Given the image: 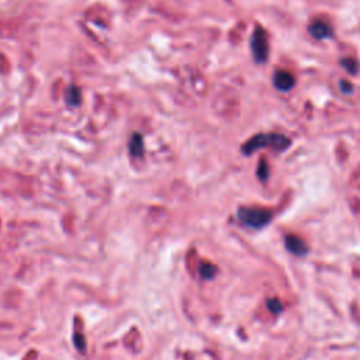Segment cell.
I'll return each mask as SVG.
<instances>
[{
    "label": "cell",
    "instance_id": "6da1fadb",
    "mask_svg": "<svg viewBox=\"0 0 360 360\" xmlns=\"http://www.w3.org/2000/svg\"><path fill=\"white\" fill-rule=\"evenodd\" d=\"M290 145H291V141L283 134H276V132L256 134L255 137H252L249 141H246L242 145V152L245 155H252L253 152H256L258 149L267 148V146H270L274 151L283 152Z\"/></svg>",
    "mask_w": 360,
    "mask_h": 360
},
{
    "label": "cell",
    "instance_id": "7a4b0ae2",
    "mask_svg": "<svg viewBox=\"0 0 360 360\" xmlns=\"http://www.w3.org/2000/svg\"><path fill=\"white\" fill-rule=\"evenodd\" d=\"M273 218L270 210L258 207H242L238 210V219L242 225L252 229H261L266 227Z\"/></svg>",
    "mask_w": 360,
    "mask_h": 360
},
{
    "label": "cell",
    "instance_id": "3957f363",
    "mask_svg": "<svg viewBox=\"0 0 360 360\" xmlns=\"http://www.w3.org/2000/svg\"><path fill=\"white\" fill-rule=\"evenodd\" d=\"M251 49L258 64H264L269 58V40L262 25H256L251 37Z\"/></svg>",
    "mask_w": 360,
    "mask_h": 360
},
{
    "label": "cell",
    "instance_id": "277c9868",
    "mask_svg": "<svg viewBox=\"0 0 360 360\" xmlns=\"http://www.w3.org/2000/svg\"><path fill=\"white\" fill-rule=\"evenodd\" d=\"M273 82H274V86H276L277 90H280V92H288V90H291V89L294 88L295 77L290 72H287V71H277L274 73Z\"/></svg>",
    "mask_w": 360,
    "mask_h": 360
},
{
    "label": "cell",
    "instance_id": "5b68a950",
    "mask_svg": "<svg viewBox=\"0 0 360 360\" xmlns=\"http://www.w3.org/2000/svg\"><path fill=\"white\" fill-rule=\"evenodd\" d=\"M310 34L316 38V40H325V38H331L332 34H334V30L332 27L325 22H314L311 25H310Z\"/></svg>",
    "mask_w": 360,
    "mask_h": 360
},
{
    "label": "cell",
    "instance_id": "8992f818",
    "mask_svg": "<svg viewBox=\"0 0 360 360\" xmlns=\"http://www.w3.org/2000/svg\"><path fill=\"white\" fill-rule=\"evenodd\" d=\"M286 246H287L288 251L297 255V256H303V255L307 253L306 242L303 240H300V238H297V237H294V235L286 237Z\"/></svg>",
    "mask_w": 360,
    "mask_h": 360
},
{
    "label": "cell",
    "instance_id": "52a82bcc",
    "mask_svg": "<svg viewBox=\"0 0 360 360\" xmlns=\"http://www.w3.org/2000/svg\"><path fill=\"white\" fill-rule=\"evenodd\" d=\"M65 101L66 104L69 106H73L76 107L82 103V93H80V89L75 86V85H71L69 88L66 89L65 92Z\"/></svg>",
    "mask_w": 360,
    "mask_h": 360
},
{
    "label": "cell",
    "instance_id": "ba28073f",
    "mask_svg": "<svg viewBox=\"0 0 360 360\" xmlns=\"http://www.w3.org/2000/svg\"><path fill=\"white\" fill-rule=\"evenodd\" d=\"M130 152L135 158L142 156V153H144V140H142L141 134H138V132L132 134L131 140H130Z\"/></svg>",
    "mask_w": 360,
    "mask_h": 360
},
{
    "label": "cell",
    "instance_id": "9c48e42d",
    "mask_svg": "<svg viewBox=\"0 0 360 360\" xmlns=\"http://www.w3.org/2000/svg\"><path fill=\"white\" fill-rule=\"evenodd\" d=\"M340 65L342 68H345L346 72H349L350 75H356L359 72V62L353 58H346V59H342L340 61Z\"/></svg>",
    "mask_w": 360,
    "mask_h": 360
},
{
    "label": "cell",
    "instance_id": "30bf717a",
    "mask_svg": "<svg viewBox=\"0 0 360 360\" xmlns=\"http://www.w3.org/2000/svg\"><path fill=\"white\" fill-rule=\"evenodd\" d=\"M214 273H216V267L214 266H211V264H203L201 266V274H203V277H213L214 276Z\"/></svg>",
    "mask_w": 360,
    "mask_h": 360
},
{
    "label": "cell",
    "instance_id": "8fae6325",
    "mask_svg": "<svg viewBox=\"0 0 360 360\" xmlns=\"http://www.w3.org/2000/svg\"><path fill=\"white\" fill-rule=\"evenodd\" d=\"M339 86H340V90L343 92V93H352V89L353 86L350 85L349 82H346V80H340V83H339Z\"/></svg>",
    "mask_w": 360,
    "mask_h": 360
},
{
    "label": "cell",
    "instance_id": "7c38bea8",
    "mask_svg": "<svg viewBox=\"0 0 360 360\" xmlns=\"http://www.w3.org/2000/svg\"><path fill=\"white\" fill-rule=\"evenodd\" d=\"M258 173H259V176L262 177L263 180L267 177V169H266V164H264V161H262L261 162V169L258 170Z\"/></svg>",
    "mask_w": 360,
    "mask_h": 360
}]
</instances>
